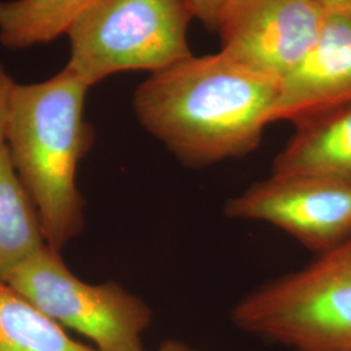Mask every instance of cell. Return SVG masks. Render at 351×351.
Here are the masks:
<instances>
[{"instance_id": "5b68a950", "label": "cell", "mask_w": 351, "mask_h": 351, "mask_svg": "<svg viewBox=\"0 0 351 351\" xmlns=\"http://www.w3.org/2000/svg\"><path fill=\"white\" fill-rule=\"evenodd\" d=\"M5 284L58 324L93 341L98 351H143L149 306L117 282L80 280L49 246L20 265Z\"/></svg>"}, {"instance_id": "9a60e30c", "label": "cell", "mask_w": 351, "mask_h": 351, "mask_svg": "<svg viewBox=\"0 0 351 351\" xmlns=\"http://www.w3.org/2000/svg\"><path fill=\"white\" fill-rule=\"evenodd\" d=\"M326 12L336 13L351 19V0H319Z\"/></svg>"}, {"instance_id": "9c48e42d", "label": "cell", "mask_w": 351, "mask_h": 351, "mask_svg": "<svg viewBox=\"0 0 351 351\" xmlns=\"http://www.w3.org/2000/svg\"><path fill=\"white\" fill-rule=\"evenodd\" d=\"M272 173L351 182V103L295 124L294 136L274 160Z\"/></svg>"}, {"instance_id": "30bf717a", "label": "cell", "mask_w": 351, "mask_h": 351, "mask_svg": "<svg viewBox=\"0 0 351 351\" xmlns=\"http://www.w3.org/2000/svg\"><path fill=\"white\" fill-rule=\"evenodd\" d=\"M37 207L17 175L7 145L0 147V284L45 249Z\"/></svg>"}, {"instance_id": "3957f363", "label": "cell", "mask_w": 351, "mask_h": 351, "mask_svg": "<svg viewBox=\"0 0 351 351\" xmlns=\"http://www.w3.org/2000/svg\"><path fill=\"white\" fill-rule=\"evenodd\" d=\"M232 319L291 351H351V239L246 295Z\"/></svg>"}, {"instance_id": "ba28073f", "label": "cell", "mask_w": 351, "mask_h": 351, "mask_svg": "<svg viewBox=\"0 0 351 351\" xmlns=\"http://www.w3.org/2000/svg\"><path fill=\"white\" fill-rule=\"evenodd\" d=\"M351 103V19L326 14L313 49L281 82L271 121L294 125Z\"/></svg>"}, {"instance_id": "277c9868", "label": "cell", "mask_w": 351, "mask_h": 351, "mask_svg": "<svg viewBox=\"0 0 351 351\" xmlns=\"http://www.w3.org/2000/svg\"><path fill=\"white\" fill-rule=\"evenodd\" d=\"M186 0H91L68 27L66 64L88 86L121 72L164 69L191 56Z\"/></svg>"}, {"instance_id": "7a4b0ae2", "label": "cell", "mask_w": 351, "mask_h": 351, "mask_svg": "<svg viewBox=\"0 0 351 351\" xmlns=\"http://www.w3.org/2000/svg\"><path fill=\"white\" fill-rule=\"evenodd\" d=\"M88 84L66 65L37 84H16L5 145L37 207L47 246L60 252L84 226L75 185L93 134L84 119Z\"/></svg>"}, {"instance_id": "52a82bcc", "label": "cell", "mask_w": 351, "mask_h": 351, "mask_svg": "<svg viewBox=\"0 0 351 351\" xmlns=\"http://www.w3.org/2000/svg\"><path fill=\"white\" fill-rule=\"evenodd\" d=\"M326 14L319 0H239L219 32L221 52L281 82L313 49Z\"/></svg>"}, {"instance_id": "6da1fadb", "label": "cell", "mask_w": 351, "mask_h": 351, "mask_svg": "<svg viewBox=\"0 0 351 351\" xmlns=\"http://www.w3.org/2000/svg\"><path fill=\"white\" fill-rule=\"evenodd\" d=\"M280 82L224 52L189 56L151 73L133 110L152 137L191 167L243 158L272 124Z\"/></svg>"}, {"instance_id": "4fadbf2b", "label": "cell", "mask_w": 351, "mask_h": 351, "mask_svg": "<svg viewBox=\"0 0 351 351\" xmlns=\"http://www.w3.org/2000/svg\"><path fill=\"white\" fill-rule=\"evenodd\" d=\"M191 12L211 32H220L239 0H186Z\"/></svg>"}, {"instance_id": "5bb4252c", "label": "cell", "mask_w": 351, "mask_h": 351, "mask_svg": "<svg viewBox=\"0 0 351 351\" xmlns=\"http://www.w3.org/2000/svg\"><path fill=\"white\" fill-rule=\"evenodd\" d=\"M16 82L0 63V147L5 145Z\"/></svg>"}, {"instance_id": "2e32d148", "label": "cell", "mask_w": 351, "mask_h": 351, "mask_svg": "<svg viewBox=\"0 0 351 351\" xmlns=\"http://www.w3.org/2000/svg\"><path fill=\"white\" fill-rule=\"evenodd\" d=\"M155 351H199L194 349L193 346H190L188 343H184L181 341H176V339H168L163 342L158 349Z\"/></svg>"}, {"instance_id": "8fae6325", "label": "cell", "mask_w": 351, "mask_h": 351, "mask_svg": "<svg viewBox=\"0 0 351 351\" xmlns=\"http://www.w3.org/2000/svg\"><path fill=\"white\" fill-rule=\"evenodd\" d=\"M91 0H0V43L24 50L66 33Z\"/></svg>"}, {"instance_id": "7c38bea8", "label": "cell", "mask_w": 351, "mask_h": 351, "mask_svg": "<svg viewBox=\"0 0 351 351\" xmlns=\"http://www.w3.org/2000/svg\"><path fill=\"white\" fill-rule=\"evenodd\" d=\"M0 351H98L71 339L63 326L7 284H0Z\"/></svg>"}, {"instance_id": "8992f818", "label": "cell", "mask_w": 351, "mask_h": 351, "mask_svg": "<svg viewBox=\"0 0 351 351\" xmlns=\"http://www.w3.org/2000/svg\"><path fill=\"white\" fill-rule=\"evenodd\" d=\"M226 213L276 226L322 255L351 239V182L272 173L229 199Z\"/></svg>"}]
</instances>
